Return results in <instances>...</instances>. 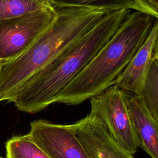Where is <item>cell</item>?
<instances>
[{
  "mask_svg": "<svg viewBox=\"0 0 158 158\" xmlns=\"http://www.w3.org/2000/svg\"><path fill=\"white\" fill-rule=\"evenodd\" d=\"M131 10L109 12L92 29L30 78L10 101L35 114L55 102L58 94L86 67L119 28Z\"/></svg>",
  "mask_w": 158,
  "mask_h": 158,
  "instance_id": "obj_1",
  "label": "cell"
},
{
  "mask_svg": "<svg viewBox=\"0 0 158 158\" xmlns=\"http://www.w3.org/2000/svg\"><path fill=\"white\" fill-rule=\"evenodd\" d=\"M56 9L55 20L25 51L0 65V102L10 101L30 78L92 29L109 12L85 7Z\"/></svg>",
  "mask_w": 158,
  "mask_h": 158,
  "instance_id": "obj_2",
  "label": "cell"
},
{
  "mask_svg": "<svg viewBox=\"0 0 158 158\" xmlns=\"http://www.w3.org/2000/svg\"><path fill=\"white\" fill-rule=\"evenodd\" d=\"M157 18L131 10L86 67L57 96L55 102L78 105L112 86L142 46Z\"/></svg>",
  "mask_w": 158,
  "mask_h": 158,
  "instance_id": "obj_3",
  "label": "cell"
},
{
  "mask_svg": "<svg viewBox=\"0 0 158 158\" xmlns=\"http://www.w3.org/2000/svg\"><path fill=\"white\" fill-rule=\"evenodd\" d=\"M89 114L97 118L111 138L129 153L139 147L125 102V91L112 85L90 99Z\"/></svg>",
  "mask_w": 158,
  "mask_h": 158,
  "instance_id": "obj_4",
  "label": "cell"
},
{
  "mask_svg": "<svg viewBox=\"0 0 158 158\" xmlns=\"http://www.w3.org/2000/svg\"><path fill=\"white\" fill-rule=\"evenodd\" d=\"M56 17V8L0 20V65L25 51Z\"/></svg>",
  "mask_w": 158,
  "mask_h": 158,
  "instance_id": "obj_5",
  "label": "cell"
},
{
  "mask_svg": "<svg viewBox=\"0 0 158 158\" xmlns=\"http://www.w3.org/2000/svg\"><path fill=\"white\" fill-rule=\"evenodd\" d=\"M28 134L49 158H89L76 135L73 124L35 120L30 123Z\"/></svg>",
  "mask_w": 158,
  "mask_h": 158,
  "instance_id": "obj_6",
  "label": "cell"
},
{
  "mask_svg": "<svg viewBox=\"0 0 158 158\" xmlns=\"http://www.w3.org/2000/svg\"><path fill=\"white\" fill-rule=\"evenodd\" d=\"M73 126L89 158H134L111 138L95 117L88 114Z\"/></svg>",
  "mask_w": 158,
  "mask_h": 158,
  "instance_id": "obj_7",
  "label": "cell"
},
{
  "mask_svg": "<svg viewBox=\"0 0 158 158\" xmlns=\"http://www.w3.org/2000/svg\"><path fill=\"white\" fill-rule=\"evenodd\" d=\"M158 22L154 23L144 42L112 85L139 95L154 52L158 49Z\"/></svg>",
  "mask_w": 158,
  "mask_h": 158,
  "instance_id": "obj_8",
  "label": "cell"
},
{
  "mask_svg": "<svg viewBox=\"0 0 158 158\" xmlns=\"http://www.w3.org/2000/svg\"><path fill=\"white\" fill-rule=\"evenodd\" d=\"M125 102L139 146L152 158H158V122L150 115L139 95L125 91Z\"/></svg>",
  "mask_w": 158,
  "mask_h": 158,
  "instance_id": "obj_9",
  "label": "cell"
},
{
  "mask_svg": "<svg viewBox=\"0 0 158 158\" xmlns=\"http://www.w3.org/2000/svg\"><path fill=\"white\" fill-rule=\"evenodd\" d=\"M139 96L150 115L158 122V49L154 52Z\"/></svg>",
  "mask_w": 158,
  "mask_h": 158,
  "instance_id": "obj_10",
  "label": "cell"
},
{
  "mask_svg": "<svg viewBox=\"0 0 158 158\" xmlns=\"http://www.w3.org/2000/svg\"><path fill=\"white\" fill-rule=\"evenodd\" d=\"M55 8L85 7L111 12L121 9L143 12L134 0H50Z\"/></svg>",
  "mask_w": 158,
  "mask_h": 158,
  "instance_id": "obj_11",
  "label": "cell"
},
{
  "mask_svg": "<svg viewBox=\"0 0 158 158\" xmlns=\"http://www.w3.org/2000/svg\"><path fill=\"white\" fill-rule=\"evenodd\" d=\"M54 9L50 0H0V20Z\"/></svg>",
  "mask_w": 158,
  "mask_h": 158,
  "instance_id": "obj_12",
  "label": "cell"
},
{
  "mask_svg": "<svg viewBox=\"0 0 158 158\" xmlns=\"http://www.w3.org/2000/svg\"><path fill=\"white\" fill-rule=\"evenodd\" d=\"M6 158H49L29 134L15 136L6 143Z\"/></svg>",
  "mask_w": 158,
  "mask_h": 158,
  "instance_id": "obj_13",
  "label": "cell"
},
{
  "mask_svg": "<svg viewBox=\"0 0 158 158\" xmlns=\"http://www.w3.org/2000/svg\"><path fill=\"white\" fill-rule=\"evenodd\" d=\"M143 12L154 18L158 17V0H134Z\"/></svg>",
  "mask_w": 158,
  "mask_h": 158,
  "instance_id": "obj_14",
  "label": "cell"
},
{
  "mask_svg": "<svg viewBox=\"0 0 158 158\" xmlns=\"http://www.w3.org/2000/svg\"><path fill=\"white\" fill-rule=\"evenodd\" d=\"M0 158H2V157H0Z\"/></svg>",
  "mask_w": 158,
  "mask_h": 158,
  "instance_id": "obj_15",
  "label": "cell"
}]
</instances>
